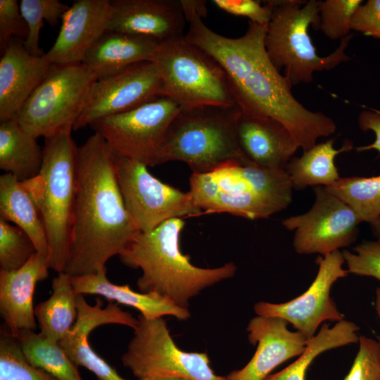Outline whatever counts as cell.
<instances>
[{
  "label": "cell",
  "mask_w": 380,
  "mask_h": 380,
  "mask_svg": "<svg viewBox=\"0 0 380 380\" xmlns=\"http://www.w3.org/2000/svg\"><path fill=\"white\" fill-rule=\"evenodd\" d=\"M357 123L361 130L373 132L375 139L372 144L357 147L356 151L360 152L374 150L380 153V112L364 110L358 115Z\"/></svg>",
  "instance_id": "41"
},
{
  "label": "cell",
  "mask_w": 380,
  "mask_h": 380,
  "mask_svg": "<svg viewBox=\"0 0 380 380\" xmlns=\"http://www.w3.org/2000/svg\"><path fill=\"white\" fill-rule=\"evenodd\" d=\"M36 252L33 242L23 230L0 219L1 270H18Z\"/></svg>",
  "instance_id": "34"
},
{
  "label": "cell",
  "mask_w": 380,
  "mask_h": 380,
  "mask_svg": "<svg viewBox=\"0 0 380 380\" xmlns=\"http://www.w3.org/2000/svg\"><path fill=\"white\" fill-rule=\"evenodd\" d=\"M151 62L161 80L163 96L182 108L237 106L223 68L184 37L161 42Z\"/></svg>",
  "instance_id": "7"
},
{
  "label": "cell",
  "mask_w": 380,
  "mask_h": 380,
  "mask_svg": "<svg viewBox=\"0 0 380 380\" xmlns=\"http://www.w3.org/2000/svg\"><path fill=\"white\" fill-rule=\"evenodd\" d=\"M141 380H187L182 378H172V377H155V378H146Z\"/></svg>",
  "instance_id": "44"
},
{
  "label": "cell",
  "mask_w": 380,
  "mask_h": 380,
  "mask_svg": "<svg viewBox=\"0 0 380 380\" xmlns=\"http://www.w3.org/2000/svg\"><path fill=\"white\" fill-rule=\"evenodd\" d=\"M238 160L205 174L192 173L189 193L203 214L227 213L247 219L266 218L276 213L236 167Z\"/></svg>",
  "instance_id": "15"
},
{
  "label": "cell",
  "mask_w": 380,
  "mask_h": 380,
  "mask_svg": "<svg viewBox=\"0 0 380 380\" xmlns=\"http://www.w3.org/2000/svg\"><path fill=\"white\" fill-rule=\"evenodd\" d=\"M160 43L151 37L107 30L82 63L101 80L132 65L152 61Z\"/></svg>",
  "instance_id": "23"
},
{
  "label": "cell",
  "mask_w": 380,
  "mask_h": 380,
  "mask_svg": "<svg viewBox=\"0 0 380 380\" xmlns=\"http://www.w3.org/2000/svg\"><path fill=\"white\" fill-rule=\"evenodd\" d=\"M111 0H77L64 13L58 37L47 53L51 64L82 63L87 51L108 30Z\"/></svg>",
  "instance_id": "18"
},
{
  "label": "cell",
  "mask_w": 380,
  "mask_h": 380,
  "mask_svg": "<svg viewBox=\"0 0 380 380\" xmlns=\"http://www.w3.org/2000/svg\"><path fill=\"white\" fill-rule=\"evenodd\" d=\"M115 156L94 133L77 148V187L68 256L63 272L82 276L106 268L140 232L125 206L115 171Z\"/></svg>",
  "instance_id": "2"
},
{
  "label": "cell",
  "mask_w": 380,
  "mask_h": 380,
  "mask_svg": "<svg viewBox=\"0 0 380 380\" xmlns=\"http://www.w3.org/2000/svg\"><path fill=\"white\" fill-rule=\"evenodd\" d=\"M212 2L229 14L247 18L250 22L258 25H267L270 20L272 8L267 1L264 5L255 0H213Z\"/></svg>",
  "instance_id": "39"
},
{
  "label": "cell",
  "mask_w": 380,
  "mask_h": 380,
  "mask_svg": "<svg viewBox=\"0 0 380 380\" xmlns=\"http://www.w3.org/2000/svg\"><path fill=\"white\" fill-rule=\"evenodd\" d=\"M181 107L166 96L156 98L128 111L90 125L114 155L156 166L167 130Z\"/></svg>",
  "instance_id": "11"
},
{
  "label": "cell",
  "mask_w": 380,
  "mask_h": 380,
  "mask_svg": "<svg viewBox=\"0 0 380 380\" xmlns=\"http://www.w3.org/2000/svg\"><path fill=\"white\" fill-rule=\"evenodd\" d=\"M375 310L380 319V288L377 287L375 291Z\"/></svg>",
  "instance_id": "43"
},
{
  "label": "cell",
  "mask_w": 380,
  "mask_h": 380,
  "mask_svg": "<svg viewBox=\"0 0 380 380\" xmlns=\"http://www.w3.org/2000/svg\"><path fill=\"white\" fill-rule=\"evenodd\" d=\"M334 139L317 144L303 151L300 157H293L285 167L292 187L302 190L308 186H328L338 181L339 176L335 158L353 148L346 139L340 148L334 147Z\"/></svg>",
  "instance_id": "26"
},
{
  "label": "cell",
  "mask_w": 380,
  "mask_h": 380,
  "mask_svg": "<svg viewBox=\"0 0 380 380\" xmlns=\"http://www.w3.org/2000/svg\"><path fill=\"white\" fill-rule=\"evenodd\" d=\"M236 132L244 156L263 167L285 169L299 148L284 125L270 117L241 112Z\"/></svg>",
  "instance_id": "22"
},
{
  "label": "cell",
  "mask_w": 380,
  "mask_h": 380,
  "mask_svg": "<svg viewBox=\"0 0 380 380\" xmlns=\"http://www.w3.org/2000/svg\"><path fill=\"white\" fill-rule=\"evenodd\" d=\"M180 1L189 24L184 39L223 68L241 112L279 121L303 151L315 146L319 138L336 132L330 117L308 110L294 97L292 84L272 63L265 46L267 25L248 21L243 35L227 37L210 30L189 0Z\"/></svg>",
  "instance_id": "1"
},
{
  "label": "cell",
  "mask_w": 380,
  "mask_h": 380,
  "mask_svg": "<svg viewBox=\"0 0 380 380\" xmlns=\"http://www.w3.org/2000/svg\"><path fill=\"white\" fill-rule=\"evenodd\" d=\"M70 281L77 294L98 295L108 301L132 307L146 319L169 315L186 320L191 316L189 309L181 308L157 293L137 292L127 284H113L106 277V268L95 273L70 277Z\"/></svg>",
  "instance_id": "24"
},
{
  "label": "cell",
  "mask_w": 380,
  "mask_h": 380,
  "mask_svg": "<svg viewBox=\"0 0 380 380\" xmlns=\"http://www.w3.org/2000/svg\"><path fill=\"white\" fill-rule=\"evenodd\" d=\"M20 8L28 27L24 46L32 56H44L45 53L39 46V32L44 21L51 26H56L69 6L58 0H21Z\"/></svg>",
  "instance_id": "32"
},
{
  "label": "cell",
  "mask_w": 380,
  "mask_h": 380,
  "mask_svg": "<svg viewBox=\"0 0 380 380\" xmlns=\"http://www.w3.org/2000/svg\"><path fill=\"white\" fill-rule=\"evenodd\" d=\"M0 219L15 224L30 238L37 252L48 256L46 233L38 208L23 182L8 173L0 176Z\"/></svg>",
  "instance_id": "25"
},
{
  "label": "cell",
  "mask_w": 380,
  "mask_h": 380,
  "mask_svg": "<svg viewBox=\"0 0 380 380\" xmlns=\"http://www.w3.org/2000/svg\"><path fill=\"white\" fill-rule=\"evenodd\" d=\"M108 30L155 39L160 42L184 36L186 19L180 0H111Z\"/></svg>",
  "instance_id": "19"
},
{
  "label": "cell",
  "mask_w": 380,
  "mask_h": 380,
  "mask_svg": "<svg viewBox=\"0 0 380 380\" xmlns=\"http://www.w3.org/2000/svg\"><path fill=\"white\" fill-rule=\"evenodd\" d=\"M28 27L17 0H0V49L1 54L12 38L25 41Z\"/></svg>",
  "instance_id": "38"
},
{
  "label": "cell",
  "mask_w": 380,
  "mask_h": 380,
  "mask_svg": "<svg viewBox=\"0 0 380 380\" xmlns=\"http://www.w3.org/2000/svg\"><path fill=\"white\" fill-rule=\"evenodd\" d=\"M362 0L319 1V28L331 39L349 35L351 21Z\"/></svg>",
  "instance_id": "35"
},
{
  "label": "cell",
  "mask_w": 380,
  "mask_h": 380,
  "mask_svg": "<svg viewBox=\"0 0 380 380\" xmlns=\"http://www.w3.org/2000/svg\"><path fill=\"white\" fill-rule=\"evenodd\" d=\"M43 161L37 139L25 132L16 119L0 124V169L20 182L36 177Z\"/></svg>",
  "instance_id": "27"
},
{
  "label": "cell",
  "mask_w": 380,
  "mask_h": 380,
  "mask_svg": "<svg viewBox=\"0 0 380 380\" xmlns=\"http://www.w3.org/2000/svg\"><path fill=\"white\" fill-rule=\"evenodd\" d=\"M45 54L29 53L24 41L12 38L0 58V122L16 119L29 96L48 72Z\"/></svg>",
  "instance_id": "20"
},
{
  "label": "cell",
  "mask_w": 380,
  "mask_h": 380,
  "mask_svg": "<svg viewBox=\"0 0 380 380\" xmlns=\"http://www.w3.org/2000/svg\"><path fill=\"white\" fill-rule=\"evenodd\" d=\"M314 192L310 210L284 220L282 225L295 232L293 246L297 253L325 256L353 244L362 222L349 205L324 186H315Z\"/></svg>",
  "instance_id": "12"
},
{
  "label": "cell",
  "mask_w": 380,
  "mask_h": 380,
  "mask_svg": "<svg viewBox=\"0 0 380 380\" xmlns=\"http://www.w3.org/2000/svg\"><path fill=\"white\" fill-rule=\"evenodd\" d=\"M185 222L181 218L165 221L148 232H139L118 255L120 261L141 274L140 292L154 293L188 309L191 299L208 287L234 276L236 266L227 262L215 268L194 265L179 246Z\"/></svg>",
  "instance_id": "3"
},
{
  "label": "cell",
  "mask_w": 380,
  "mask_h": 380,
  "mask_svg": "<svg viewBox=\"0 0 380 380\" xmlns=\"http://www.w3.org/2000/svg\"><path fill=\"white\" fill-rule=\"evenodd\" d=\"M49 269L47 257L36 252L18 270H0V314L13 336L37 329L34 292L37 284L49 277Z\"/></svg>",
  "instance_id": "21"
},
{
  "label": "cell",
  "mask_w": 380,
  "mask_h": 380,
  "mask_svg": "<svg viewBox=\"0 0 380 380\" xmlns=\"http://www.w3.org/2000/svg\"><path fill=\"white\" fill-rule=\"evenodd\" d=\"M137 319L121 362L139 380L155 377L227 380L214 372L207 353L178 348L163 317L146 319L139 314Z\"/></svg>",
  "instance_id": "9"
},
{
  "label": "cell",
  "mask_w": 380,
  "mask_h": 380,
  "mask_svg": "<svg viewBox=\"0 0 380 380\" xmlns=\"http://www.w3.org/2000/svg\"><path fill=\"white\" fill-rule=\"evenodd\" d=\"M317 263V275L303 293L285 303L258 302L254 305L255 314L283 319L308 339L314 336L325 322H338L344 319L330 295L334 283L349 274L343 267L345 264L343 253L336 251L319 257Z\"/></svg>",
  "instance_id": "13"
},
{
  "label": "cell",
  "mask_w": 380,
  "mask_h": 380,
  "mask_svg": "<svg viewBox=\"0 0 380 380\" xmlns=\"http://www.w3.org/2000/svg\"><path fill=\"white\" fill-rule=\"evenodd\" d=\"M359 348L348 374L343 380H380V343L360 336Z\"/></svg>",
  "instance_id": "36"
},
{
  "label": "cell",
  "mask_w": 380,
  "mask_h": 380,
  "mask_svg": "<svg viewBox=\"0 0 380 380\" xmlns=\"http://www.w3.org/2000/svg\"><path fill=\"white\" fill-rule=\"evenodd\" d=\"M96 80L82 63L51 64L19 112L18 124L36 139L74 126Z\"/></svg>",
  "instance_id": "8"
},
{
  "label": "cell",
  "mask_w": 380,
  "mask_h": 380,
  "mask_svg": "<svg viewBox=\"0 0 380 380\" xmlns=\"http://www.w3.org/2000/svg\"><path fill=\"white\" fill-rule=\"evenodd\" d=\"M17 338L27 361L58 380H83L78 367L58 342L52 341L39 332L19 331Z\"/></svg>",
  "instance_id": "30"
},
{
  "label": "cell",
  "mask_w": 380,
  "mask_h": 380,
  "mask_svg": "<svg viewBox=\"0 0 380 380\" xmlns=\"http://www.w3.org/2000/svg\"><path fill=\"white\" fill-rule=\"evenodd\" d=\"M238 106L182 108L170 125L156 158L186 163L193 173H210L243 154L236 125Z\"/></svg>",
  "instance_id": "5"
},
{
  "label": "cell",
  "mask_w": 380,
  "mask_h": 380,
  "mask_svg": "<svg viewBox=\"0 0 380 380\" xmlns=\"http://www.w3.org/2000/svg\"><path fill=\"white\" fill-rule=\"evenodd\" d=\"M73 126H66L44 138L39 174L22 182L36 203L46 230L50 269L59 273L66 265L77 187V148Z\"/></svg>",
  "instance_id": "4"
},
{
  "label": "cell",
  "mask_w": 380,
  "mask_h": 380,
  "mask_svg": "<svg viewBox=\"0 0 380 380\" xmlns=\"http://www.w3.org/2000/svg\"><path fill=\"white\" fill-rule=\"evenodd\" d=\"M283 319L257 315L247 326L251 344L257 346L250 361L241 369L226 376L227 380H264L279 365L305 349L308 339L300 331H292Z\"/></svg>",
  "instance_id": "17"
},
{
  "label": "cell",
  "mask_w": 380,
  "mask_h": 380,
  "mask_svg": "<svg viewBox=\"0 0 380 380\" xmlns=\"http://www.w3.org/2000/svg\"><path fill=\"white\" fill-rule=\"evenodd\" d=\"M50 297L34 308L39 333L48 339L59 343L75 322L77 310L75 293L70 277L58 273L51 282Z\"/></svg>",
  "instance_id": "28"
},
{
  "label": "cell",
  "mask_w": 380,
  "mask_h": 380,
  "mask_svg": "<svg viewBox=\"0 0 380 380\" xmlns=\"http://www.w3.org/2000/svg\"><path fill=\"white\" fill-rule=\"evenodd\" d=\"M0 380H58L32 365L18 341L6 327L0 335Z\"/></svg>",
  "instance_id": "33"
},
{
  "label": "cell",
  "mask_w": 380,
  "mask_h": 380,
  "mask_svg": "<svg viewBox=\"0 0 380 380\" xmlns=\"http://www.w3.org/2000/svg\"><path fill=\"white\" fill-rule=\"evenodd\" d=\"M324 187L349 205L361 222L372 224L380 217V175L341 177Z\"/></svg>",
  "instance_id": "31"
},
{
  "label": "cell",
  "mask_w": 380,
  "mask_h": 380,
  "mask_svg": "<svg viewBox=\"0 0 380 380\" xmlns=\"http://www.w3.org/2000/svg\"><path fill=\"white\" fill-rule=\"evenodd\" d=\"M353 251L342 252L348 273L380 281V239L365 241Z\"/></svg>",
  "instance_id": "37"
},
{
  "label": "cell",
  "mask_w": 380,
  "mask_h": 380,
  "mask_svg": "<svg viewBox=\"0 0 380 380\" xmlns=\"http://www.w3.org/2000/svg\"><path fill=\"white\" fill-rule=\"evenodd\" d=\"M351 30L380 39V0L362 4L351 21Z\"/></svg>",
  "instance_id": "40"
},
{
  "label": "cell",
  "mask_w": 380,
  "mask_h": 380,
  "mask_svg": "<svg viewBox=\"0 0 380 380\" xmlns=\"http://www.w3.org/2000/svg\"><path fill=\"white\" fill-rule=\"evenodd\" d=\"M115 156V171L126 210L140 232L153 230L167 220L203 214L189 192L153 177L147 165Z\"/></svg>",
  "instance_id": "10"
},
{
  "label": "cell",
  "mask_w": 380,
  "mask_h": 380,
  "mask_svg": "<svg viewBox=\"0 0 380 380\" xmlns=\"http://www.w3.org/2000/svg\"><path fill=\"white\" fill-rule=\"evenodd\" d=\"M370 225L374 235L377 239H380V217L376 221Z\"/></svg>",
  "instance_id": "42"
},
{
  "label": "cell",
  "mask_w": 380,
  "mask_h": 380,
  "mask_svg": "<svg viewBox=\"0 0 380 380\" xmlns=\"http://www.w3.org/2000/svg\"><path fill=\"white\" fill-rule=\"evenodd\" d=\"M272 8L267 26L265 46L277 70L284 69V77L293 85L310 83L315 72L334 68L349 61L346 54L353 34L343 37L336 50L327 56L316 51L309 27L319 28V1H267Z\"/></svg>",
  "instance_id": "6"
},
{
  "label": "cell",
  "mask_w": 380,
  "mask_h": 380,
  "mask_svg": "<svg viewBox=\"0 0 380 380\" xmlns=\"http://www.w3.org/2000/svg\"><path fill=\"white\" fill-rule=\"evenodd\" d=\"M378 341H379V343H380V335L378 336Z\"/></svg>",
  "instance_id": "45"
},
{
  "label": "cell",
  "mask_w": 380,
  "mask_h": 380,
  "mask_svg": "<svg viewBox=\"0 0 380 380\" xmlns=\"http://www.w3.org/2000/svg\"><path fill=\"white\" fill-rule=\"evenodd\" d=\"M160 96H163L162 82L153 63L132 65L96 80L73 129L90 126L101 118L128 111Z\"/></svg>",
  "instance_id": "14"
},
{
  "label": "cell",
  "mask_w": 380,
  "mask_h": 380,
  "mask_svg": "<svg viewBox=\"0 0 380 380\" xmlns=\"http://www.w3.org/2000/svg\"><path fill=\"white\" fill-rule=\"evenodd\" d=\"M359 327L343 319L330 327L324 324L317 334L308 339L305 350L298 359L279 372L264 380H305V374L312 361L322 353L358 342Z\"/></svg>",
  "instance_id": "29"
},
{
  "label": "cell",
  "mask_w": 380,
  "mask_h": 380,
  "mask_svg": "<svg viewBox=\"0 0 380 380\" xmlns=\"http://www.w3.org/2000/svg\"><path fill=\"white\" fill-rule=\"evenodd\" d=\"M102 305V301L97 299L96 304L91 305L83 294H77L75 322L59 344L77 367L87 369L99 380H127L94 351L88 338L89 334L101 325L115 324L134 329L138 319L131 313L122 310L115 302L108 301L104 308Z\"/></svg>",
  "instance_id": "16"
}]
</instances>
